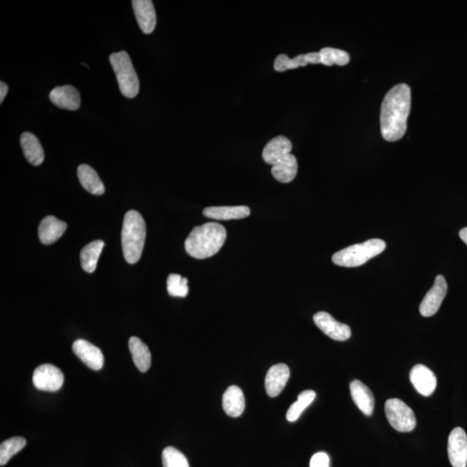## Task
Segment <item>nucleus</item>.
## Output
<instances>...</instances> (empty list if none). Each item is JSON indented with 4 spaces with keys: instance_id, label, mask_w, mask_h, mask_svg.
Masks as SVG:
<instances>
[{
    "instance_id": "obj_1",
    "label": "nucleus",
    "mask_w": 467,
    "mask_h": 467,
    "mask_svg": "<svg viewBox=\"0 0 467 467\" xmlns=\"http://www.w3.org/2000/svg\"><path fill=\"white\" fill-rule=\"evenodd\" d=\"M411 108L410 86L401 84L387 93L381 106V133L387 142L401 140L407 132V123Z\"/></svg>"
},
{
    "instance_id": "obj_2",
    "label": "nucleus",
    "mask_w": 467,
    "mask_h": 467,
    "mask_svg": "<svg viewBox=\"0 0 467 467\" xmlns=\"http://www.w3.org/2000/svg\"><path fill=\"white\" fill-rule=\"evenodd\" d=\"M225 227L218 222L204 223L195 227L185 241V250L196 259H206L215 256L226 241Z\"/></svg>"
},
{
    "instance_id": "obj_3",
    "label": "nucleus",
    "mask_w": 467,
    "mask_h": 467,
    "mask_svg": "<svg viewBox=\"0 0 467 467\" xmlns=\"http://www.w3.org/2000/svg\"><path fill=\"white\" fill-rule=\"evenodd\" d=\"M146 236V223L138 211L126 212L122 231L123 254L130 264L138 263L142 257Z\"/></svg>"
},
{
    "instance_id": "obj_4",
    "label": "nucleus",
    "mask_w": 467,
    "mask_h": 467,
    "mask_svg": "<svg viewBox=\"0 0 467 467\" xmlns=\"http://www.w3.org/2000/svg\"><path fill=\"white\" fill-rule=\"evenodd\" d=\"M385 249L386 242L383 240L370 239L335 253L332 256V262L340 267H360L373 257L379 256Z\"/></svg>"
},
{
    "instance_id": "obj_5",
    "label": "nucleus",
    "mask_w": 467,
    "mask_h": 467,
    "mask_svg": "<svg viewBox=\"0 0 467 467\" xmlns=\"http://www.w3.org/2000/svg\"><path fill=\"white\" fill-rule=\"evenodd\" d=\"M109 61L122 94L129 99L136 97L140 91V81L128 53L126 51L113 53L109 57Z\"/></svg>"
},
{
    "instance_id": "obj_6",
    "label": "nucleus",
    "mask_w": 467,
    "mask_h": 467,
    "mask_svg": "<svg viewBox=\"0 0 467 467\" xmlns=\"http://www.w3.org/2000/svg\"><path fill=\"white\" fill-rule=\"evenodd\" d=\"M385 414L391 427L398 432H411L417 427L414 411L403 401L397 398L386 401Z\"/></svg>"
},
{
    "instance_id": "obj_7",
    "label": "nucleus",
    "mask_w": 467,
    "mask_h": 467,
    "mask_svg": "<svg viewBox=\"0 0 467 467\" xmlns=\"http://www.w3.org/2000/svg\"><path fill=\"white\" fill-rule=\"evenodd\" d=\"M32 381L37 390L55 392L63 386L64 376L57 367L47 363L34 370Z\"/></svg>"
},
{
    "instance_id": "obj_8",
    "label": "nucleus",
    "mask_w": 467,
    "mask_h": 467,
    "mask_svg": "<svg viewBox=\"0 0 467 467\" xmlns=\"http://www.w3.org/2000/svg\"><path fill=\"white\" fill-rule=\"evenodd\" d=\"M448 293V284L445 277L438 276L435 278L434 286L425 295L420 305V314L423 317H431L439 311L443 301Z\"/></svg>"
},
{
    "instance_id": "obj_9",
    "label": "nucleus",
    "mask_w": 467,
    "mask_h": 467,
    "mask_svg": "<svg viewBox=\"0 0 467 467\" xmlns=\"http://www.w3.org/2000/svg\"><path fill=\"white\" fill-rule=\"evenodd\" d=\"M314 321L325 335L336 341H345L352 336L350 326L336 321L328 312H317L314 316Z\"/></svg>"
},
{
    "instance_id": "obj_10",
    "label": "nucleus",
    "mask_w": 467,
    "mask_h": 467,
    "mask_svg": "<svg viewBox=\"0 0 467 467\" xmlns=\"http://www.w3.org/2000/svg\"><path fill=\"white\" fill-rule=\"evenodd\" d=\"M448 452L452 467H466L467 436L463 428L452 429L448 437Z\"/></svg>"
},
{
    "instance_id": "obj_11",
    "label": "nucleus",
    "mask_w": 467,
    "mask_h": 467,
    "mask_svg": "<svg viewBox=\"0 0 467 467\" xmlns=\"http://www.w3.org/2000/svg\"><path fill=\"white\" fill-rule=\"evenodd\" d=\"M75 355L81 359L86 366L94 370H99L104 363V356L102 350L84 339H77L72 345Z\"/></svg>"
},
{
    "instance_id": "obj_12",
    "label": "nucleus",
    "mask_w": 467,
    "mask_h": 467,
    "mask_svg": "<svg viewBox=\"0 0 467 467\" xmlns=\"http://www.w3.org/2000/svg\"><path fill=\"white\" fill-rule=\"evenodd\" d=\"M410 379L414 389L423 397H430L437 386L435 373L423 365L414 366L410 370Z\"/></svg>"
},
{
    "instance_id": "obj_13",
    "label": "nucleus",
    "mask_w": 467,
    "mask_h": 467,
    "mask_svg": "<svg viewBox=\"0 0 467 467\" xmlns=\"http://www.w3.org/2000/svg\"><path fill=\"white\" fill-rule=\"evenodd\" d=\"M50 99L57 108L70 110V111H75L81 106L80 93L70 85L55 88L50 92Z\"/></svg>"
},
{
    "instance_id": "obj_14",
    "label": "nucleus",
    "mask_w": 467,
    "mask_h": 467,
    "mask_svg": "<svg viewBox=\"0 0 467 467\" xmlns=\"http://www.w3.org/2000/svg\"><path fill=\"white\" fill-rule=\"evenodd\" d=\"M132 4L140 30L145 34L152 33L157 23L156 12L153 1L133 0Z\"/></svg>"
},
{
    "instance_id": "obj_15",
    "label": "nucleus",
    "mask_w": 467,
    "mask_h": 467,
    "mask_svg": "<svg viewBox=\"0 0 467 467\" xmlns=\"http://www.w3.org/2000/svg\"><path fill=\"white\" fill-rule=\"evenodd\" d=\"M289 377L290 370L285 363H278L271 367L265 379L267 394L270 397L279 396L286 386Z\"/></svg>"
},
{
    "instance_id": "obj_16",
    "label": "nucleus",
    "mask_w": 467,
    "mask_h": 467,
    "mask_svg": "<svg viewBox=\"0 0 467 467\" xmlns=\"http://www.w3.org/2000/svg\"><path fill=\"white\" fill-rule=\"evenodd\" d=\"M350 396L356 407L365 415L370 417L375 407V398L372 390L361 381L354 380L350 384Z\"/></svg>"
},
{
    "instance_id": "obj_17",
    "label": "nucleus",
    "mask_w": 467,
    "mask_h": 467,
    "mask_svg": "<svg viewBox=\"0 0 467 467\" xmlns=\"http://www.w3.org/2000/svg\"><path fill=\"white\" fill-rule=\"evenodd\" d=\"M66 229V222L61 221L53 216H46L40 222L39 228L41 242L46 245H53L64 235Z\"/></svg>"
},
{
    "instance_id": "obj_18",
    "label": "nucleus",
    "mask_w": 467,
    "mask_h": 467,
    "mask_svg": "<svg viewBox=\"0 0 467 467\" xmlns=\"http://www.w3.org/2000/svg\"><path fill=\"white\" fill-rule=\"evenodd\" d=\"M293 145L289 140L284 136H277L271 140L264 147L263 157L267 164L274 166L278 161L290 154Z\"/></svg>"
},
{
    "instance_id": "obj_19",
    "label": "nucleus",
    "mask_w": 467,
    "mask_h": 467,
    "mask_svg": "<svg viewBox=\"0 0 467 467\" xmlns=\"http://www.w3.org/2000/svg\"><path fill=\"white\" fill-rule=\"evenodd\" d=\"M308 64H321V57L319 53H311L298 55L296 57H288L287 55L280 54L274 61V70L278 72H284L288 70H294L298 67L307 66Z\"/></svg>"
},
{
    "instance_id": "obj_20",
    "label": "nucleus",
    "mask_w": 467,
    "mask_h": 467,
    "mask_svg": "<svg viewBox=\"0 0 467 467\" xmlns=\"http://www.w3.org/2000/svg\"><path fill=\"white\" fill-rule=\"evenodd\" d=\"M222 408L225 413L231 417H238L245 410V398L239 387L232 385L223 394Z\"/></svg>"
},
{
    "instance_id": "obj_21",
    "label": "nucleus",
    "mask_w": 467,
    "mask_h": 467,
    "mask_svg": "<svg viewBox=\"0 0 467 467\" xmlns=\"http://www.w3.org/2000/svg\"><path fill=\"white\" fill-rule=\"evenodd\" d=\"M20 144L23 154L29 163L37 166L42 164L44 160V152L39 140L32 133H23L20 137Z\"/></svg>"
},
{
    "instance_id": "obj_22",
    "label": "nucleus",
    "mask_w": 467,
    "mask_h": 467,
    "mask_svg": "<svg viewBox=\"0 0 467 467\" xmlns=\"http://www.w3.org/2000/svg\"><path fill=\"white\" fill-rule=\"evenodd\" d=\"M77 176L82 187L89 193L96 196L104 194V184H103L97 173L88 164H81L78 167Z\"/></svg>"
},
{
    "instance_id": "obj_23",
    "label": "nucleus",
    "mask_w": 467,
    "mask_h": 467,
    "mask_svg": "<svg viewBox=\"0 0 467 467\" xmlns=\"http://www.w3.org/2000/svg\"><path fill=\"white\" fill-rule=\"evenodd\" d=\"M128 345L135 366L140 372H146L152 363V356L149 347L137 336H132L129 339Z\"/></svg>"
},
{
    "instance_id": "obj_24",
    "label": "nucleus",
    "mask_w": 467,
    "mask_h": 467,
    "mask_svg": "<svg viewBox=\"0 0 467 467\" xmlns=\"http://www.w3.org/2000/svg\"><path fill=\"white\" fill-rule=\"evenodd\" d=\"M298 173V161L293 154H288L272 166V175L280 183L293 181Z\"/></svg>"
},
{
    "instance_id": "obj_25",
    "label": "nucleus",
    "mask_w": 467,
    "mask_h": 467,
    "mask_svg": "<svg viewBox=\"0 0 467 467\" xmlns=\"http://www.w3.org/2000/svg\"><path fill=\"white\" fill-rule=\"evenodd\" d=\"M202 213L206 218L215 220L242 219L250 215V209L247 206H219L206 208Z\"/></svg>"
},
{
    "instance_id": "obj_26",
    "label": "nucleus",
    "mask_w": 467,
    "mask_h": 467,
    "mask_svg": "<svg viewBox=\"0 0 467 467\" xmlns=\"http://www.w3.org/2000/svg\"><path fill=\"white\" fill-rule=\"evenodd\" d=\"M103 247H104V242L102 240H96V241L88 243L82 249L81 263L82 269L86 272L89 274L95 272Z\"/></svg>"
},
{
    "instance_id": "obj_27",
    "label": "nucleus",
    "mask_w": 467,
    "mask_h": 467,
    "mask_svg": "<svg viewBox=\"0 0 467 467\" xmlns=\"http://www.w3.org/2000/svg\"><path fill=\"white\" fill-rule=\"evenodd\" d=\"M316 398V393L314 390H305L298 396V399L295 403L291 405L287 412V419L288 421H296L300 418L302 412L312 403Z\"/></svg>"
},
{
    "instance_id": "obj_28",
    "label": "nucleus",
    "mask_w": 467,
    "mask_h": 467,
    "mask_svg": "<svg viewBox=\"0 0 467 467\" xmlns=\"http://www.w3.org/2000/svg\"><path fill=\"white\" fill-rule=\"evenodd\" d=\"M26 446V439L23 437H13L6 439L0 446V466H5L6 463L21 451Z\"/></svg>"
},
{
    "instance_id": "obj_29",
    "label": "nucleus",
    "mask_w": 467,
    "mask_h": 467,
    "mask_svg": "<svg viewBox=\"0 0 467 467\" xmlns=\"http://www.w3.org/2000/svg\"><path fill=\"white\" fill-rule=\"evenodd\" d=\"M321 57V64L325 66H332L333 64L343 66L349 64L350 55L345 50L334 49V48H324L319 51Z\"/></svg>"
},
{
    "instance_id": "obj_30",
    "label": "nucleus",
    "mask_w": 467,
    "mask_h": 467,
    "mask_svg": "<svg viewBox=\"0 0 467 467\" xmlns=\"http://www.w3.org/2000/svg\"><path fill=\"white\" fill-rule=\"evenodd\" d=\"M167 291L171 296L187 297L189 294L188 280L180 274H170L167 279Z\"/></svg>"
},
{
    "instance_id": "obj_31",
    "label": "nucleus",
    "mask_w": 467,
    "mask_h": 467,
    "mask_svg": "<svg viewBox=\"0 0 467 467\" xmlns=\"http://www.w3.org/2000/svg\"><path fill=\"white\" fill-rule=\"evenodd\" d=\"M162 462L164 467H190L187 457L173 446L163 450Z\"/></svg>"
},
{
    "instance_id": "obj_32",
    "label": "nucleus",
    "mask_w": 467,
    "mask_h": 467,
    "mask_svg": "<svg viewBox=\"0 0 467 467\" xmlns=\"http://www.w3.org/2000/svg\"><path fill=\"white\" fill-rule=\"evenodd\" d=\"M310 467H330V458L327 453L319 452L312 457Z\"/></svg>"
},
{
    "instance_id": "obj_33",
    "label": "nucleus",
    "mask_w": 467,
    "mask_h": 467,
    "mask_svg": "<svg viewBox=\"0 0 467 467\" xmlns=\"http://www.w3.org/2000/svg\"><path fill=\"white\" fill-rule=\"evenodd\" d=\"M8 92V86L4 82H0V103H3Z\"/></svg>"
},
{
    "instance_id": "obj_34",
    "label": "nucleus",
    "mask_w": 467,
    "mask_h": 467,
    "mask_svg": "<svg viewBox=\"0 0 467 467\" xmlns=\"http://www.w3.org/2000/svg\"><path fill=\"white\" fill-rule=\"evenodd\" d=\"M459 238L467 245V228H464L459 231Z\"/></svg>"
}]
</instances>
